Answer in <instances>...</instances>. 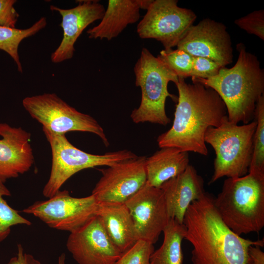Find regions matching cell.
<instances>
[{
    "label": "cell",
    "mask_w": 264,
    "mask_h": 264,
    "mask_svg": "<svg viewBox=\"0 0 264 264\" xmlns=\"http://www.w3.org/2000/svg\"><path fill=\"white\" fill-rule=\"evenodd\" d=\"M46 24V18L42 17L26 29L0 26V49L6 52L12 58L20 73L23 71L18 52L20 43L23 39L35 35L44 28Z\"/></svg>",
    "instance_id": "cell-22"
},
{
    "label": "cell",
    "mask_w": 264,
    "mask_h": 264,
    "mask_svg": "<svg viewBox=\"0 0 264 264\" xmlns=\"http://www.w3.org/2000/svg\"><path fill=\"white\" fill-rule=\"evenodd\" d=\"M162 232L163 242L152 254L151 264H182L183 255L181 243L186 234L185 225L170 219Z\"/></svg>",
    "instance_id": "cell-21"
},
{
    "label": "cell",
    "mask_w": 264,
    "mask_h": 264,
    "mask_svg": "<svg viewBox=\"0 0 264 264\" xmlns=\"http://www.w3.org/2000/svg\"><path fill=\"white\" fill-rule=\"evenodd\" d=\"M95 216L99 218L109 237L121 253L139 240L125 203L98 202Z\"/></svg>",
    "instance_id": "cell-19"
},
{
    "label": "cell",
    "mask_w": 264,
    "mask_h": 264,
    "mask_svg": "<svg viewBox=\"0 0 264 264\" xmlns=\"http://www.w3.org/2000/svg\"><path fill=\"white\" fill-rule=\"evenodd\" d=\"M125 203L139 239L156 243L170 219L161 189L147 182Z\"/></svg>",
    "instance_id": "cell-13"
},
{
    "label": "cell",
    "mask_w": 264,
    "mask_h": 264,
    "mask_svg": "<svg viewBox=\"0 0 264 264\" xmlns=\"http://www.w3.org/2000/svg\"><path fill=\"white\" fill-rule=\"evenodd\" d=\"M15 0H0V26L15 28L19 14L14 7Z\"/></svg>",
    "instance_id": "cell-29"
},
{
    "label": "cell",
    "mask_w": 264,
    "mask_h": 264,
    "mask_svg": "<svg viewBox=\"0 0 264 264\" xmlns=\"http://www.w3.org/2000/svg\"><path fill=\"white\" fill-rule=\"evenodd\" d=\"M24 109L35 120L55 133L88 132L99 136L106 146L109 142L98 122L89 115L70 106L54 93L28 96L22 102Z\"/></svg>",
    "instance_id": "cell-8"
},
{
    "label": "cell",
    "mask_w": 264,
    "mask_h": 264,
    "mask_svg": "<svg viewBox=\"0 0 264 264\" xmlns=\"http://www.w3.org/2000/svg\"><path fill=\"white\" fill-rule=\"evenodd\" d=\"M256 126L255 119L240 125L229 121L227 117L219 126L207 129L204 140L216 154L209 184L224 176L236 178L248 173Z\"/></svg>",
    "instance_id": "cell-5"
},
{
    "label": "cell",
    "mask_w": 264,
    "mask_h": 264,
    "mask_svg": "<svg viewBox=\"0 0 264 264\" xmlns=\"http://www.w3.org/2000/svg\"><path fill=\"white\" fill-rule=\"evenodd\" d=\"M65 254L64 253L62 254L58 258V264H65Z\"/></svg>",
    "instance_id": "cell-32"
},
{
    "label": "cell",
    "mask_w": 264,
    "mask_h": 264,
    "mask_svg": "<svg viewBox=\"0 0 264 264\" xmlns=\"http://www.w3.org/2000/svg\"><path fill=\"white\" fill-rule=\"evenodd\" d=\"M97 204L92 194L75 198L67 190H59L48 199L36 201L22 211L35 216L52 228L70 233L95 216Z\"/></svg>",
    "instance_id": "cell-10"
},
{
    "label": "cell",
    "mask_w": 264,
    "mask_h": 264,
    "mask_svg": "<svg viewBox=\"0 0 264 264\" xmlns=\"http://www.w3.org/2000/svg\"><path fill=\"white\" fill-rule=\"evenodd\" d=\"M146 159L137 156L101 170L91 194L97 201L125 203L147 182Z\"/></svg>",
    "instance_id": "cell-11"
},
{
    "label": "cell",
    "mask_w": 264,
    "mask_h": 264,
    "mask_svg": "<svg viewBox=\"0 0 264 264\" xmlns=\"http://www.w3.org/2000/svg\"><path fill=\"white\" fill-rule=\"evenodd\" d=\"M159 188L162 191L170 218L180 223H183L189 205L206 193L203 178L191 165L179 175L164 182Z\"/></svg>",
    "instance_id": "cell-17"
},
{
    "label": "cell",
    "mask_w": 264,
    "mask_h": 264,
    "mask_svg": "<svg viewBox=\"0 0 264 264\" xmlns=\"http://www.w3.org/2000/svg\"><path fill=\"white\" fill-rule=\"evenodd\" d=\"M238 57L230 68L221 67L215 76L204 79L192 78L214 89L223 101L228 119L246 124L254 119L257 102L264 95V71L257 57L247 51L244 45H237Z\"/></svg>",
    "instance_id": "cell-3"
},
{
    "label": "cell",
    "mask_w": 264,
    "mask_h": 264,
    "mask_svg": "<svg viewBox=\"0 0 264 264\" xmlns=\"http://www.w3.org/2000/svg\"><path fill=\"white\" fill-rule=\"evenodd\" d=\"M234 23L249 34L264 40V10H255L245 16L236 19Z\"/></svg>",
    "instance_id": "cell-27"
},
{
    "label": "cell",
    "mask_w": 264,
    "mask_h": 264,
    "mask_svg": "<svg viewBox=\"0 0 264 264\" xmlns=\"http://www.w3.org/2000/svg\"><path fill=\"white\" fill-rule=\"evenodd\" d=\"M257 126L254 135L253 149L249 172L264 173V95L257 103L254 119Z\"/></svg>",
    "instance_id": "cell-23"
},
{
    "label": "cell",
    "mask_w": 264,
    "mask_h": 264,
    "mask_svg": "<svg viewBox=\"0 0 264 264\" xmlns=\"http://www.w3.org/2000/svg\"><path fill=\"white\" fill-rule=\"evenodd\" d=\"M66 245L78 264H114L122 254L96 216L70 233Z\"/></svg>",
    "instance_id": "cell-14"
},
{
    "label": "cell",
    "mask_w": 264,
    "mask_h": 264,
    "mask_svg": "<svg viewBox=\"0 0 264 264\" xmlns=\"http://www.w3.org/2000/svg\"><path fill=\"white\" fill-rule=\"evenodd\" d=\"M154 251V244L141 239L122 253L114 264H151L150 258Z\"/></svg>",
    "instance_id": "cell-26"
},
{
    "label": "cell",
    "mask_w": 264,
    "mask_h": 264,
    "mask_svg": "<svg viewBox=\"0 0 264 264\" xmlns=\"http://www.w3.org/2000/svg\"><path fill=\"white\" fill-rule=\"evenodd\" d=\"M214 203L224 223L234 232H259L264 226V173L249 172L229 177Z\"/></svg>",
    "instance_id": "cell-4"
},
{
    "label": "cell",
    "mask_w": 264,
    "mask_h": 264,
    "mask_svg": "<svg viewBox=\"0 0 264 264\" xmlns=\"http://www.w3.org/2000/svg\"><path fill=\"white\" fill-rule=\"evenodd\" d=\"M77 1L78 5L70 9L50 6L51 11L58 12L61 16L60 26L63 30L62 41L51 55V60L54 63L71 59L75 51V43L83 31L89 24L101 20L104 14L105 9L99 0Z\"/></svg>",
    "instance_id": "cell-15"
},
{
    "label": "cell",
    "mask_w": 264,
    "mask_h": 264,
    "mask_svg": "<svg viewBox=\"0 0 264 264\" xmlns=\"http://www.w3.org/2000/svg\"><path fill=\"white\" fill-rule=\"evenodd\" d=\"M153 0H109L101 22L87 31L88 38L110 41L129 24L139 21L140 9L147 10Z\"/></svg>",
    "instance_id": "cell-18"
},
{
    "label": "cell",
    "mask_w": 264,
    "mask_h": 264,
    "mask_svg": "<svg viewBox=\"0 0 264 264\" xmlns=\"http://www.w3.org/2000/svg\"><path fill=\"white\" fill-rule=\"evenodd\" d=\"M221 67L210 59L193 56L190 77L206 79L217 75Z\"/></svg>",
    "instance_id": "cell-28"
},
{
    "label": "cell",
    "mask_w": 264,
    "mask_h": 264,
    "mask_svg": "<svg viewBox=\"0 0 264 264\" xmlns=\"http://www.w3.org/2000/svg\"><path fill=\"white\" fill-rule=\"evenodd\" d=\"M7 264H42L31 254L24 252L21 244L17 245V253L11 258Z\"/></svg>",
    "instance_id": "cell-30"
},
{
    "label": "cell",
    "mask_w": 264,
    "mask_h": 264,
    "mask_svg": "<svg viewBox=\"0 0 264 264\" xmlns=\"http://www.w3.org/2000/svg\"><path fill=\"white\" fill-rule=\"evenodd\" d=\"M135 84L141 90L139 106L131 114L132 121L166 126L171 122L165 110L166 99L177 102L178 97L168 89L170 82L175 84L178 77L147 48H143L134 67Z\"/></svg>",
    "instance_id": "cell-6"
},
{
    "label": "cell",
    "mask_w": 264,
    "mask_h": 264,
    "mask_svg": "<svg viewBox=\"0 0 264 264\" xmlns=\"http://www.w3.org/2000/svg\"><path fill=\"white\" fill-rule=\"evenodd\" d=\"M189 162L188 152L175 147L161 148L146 159L147 182L159 188L164 182L183 172Z\"/></svg>",
    "instance_id": "cell-20"
},
{
    "label": "cell",
    "mask_w": 264,
    "mask_h": 264,
    "mask_svg": "<svg viewBox=\"0 0 264 264\" xmlns=\"http://www.w3.org/2000/svg\"><path fill=\"white\" fill-rule=\"evenodd\" d=\"M0 136V181L4 183L28 172L34 158L28 132L1 123Z\"/></svg>",
    "instance_id": "cell-16"
},
{
    "label": "cell",
    "mask_w": 264,
    "mask_h": 264,
    "mask_svg": "<svg viewBox=\"0 0 264 264\" xmlns=\"http://www.w3.org/2000/svg\"><path fill=\"white\" fill-rule=\"evenodd\" d=\"M178 96L171 128L157 138L158 146L175 147L202 155L208 154L204 140L210 127L219 126L227 117L225 105L212 88L178 78Z\"/></svg>",
    "instance_id": "cell-1"
},
{
    "label": "cell",
    "mask_w": 264,
    "mask_h": 264,
    "mask_svg": "<svg viewBox=\"0 0 264 264\" xmlns=\"http://www.w3.org/2000/svg\"><path fill=\"white\" fill-rule=\"evenodd\" d=\"M177 3V0H153L137 24L139 37L156 40L164 49L176 46L197 19L194 12Z\"/></svg>",
    "instance_id": "cell-9"
},
{
    "label": "cell",
    "mask_w": 264,
    "mask_h": 264,
    "mask_svg": "<svg viewBox=\"0 0 264 264\" xmlns=\"http://www.w3.org/2000/svg\"><path fill=\"white\" fill-rule=\"evenodd\" d=\"M9 190L0 181V242L9 235L12 226L18 224L30 226L31 222L20 215L18 211L10 207L3 198L10 196Z\"/></svg>",
    "instance_id": "cell-24"
},
{
    "label": "cell",
    "mask_w": 264,
    "mask_h": 264,
    "mask_svg": "<svg viewBox=\"0 0 264 264\" xmlns=\"http://www.w3.org/2000/svg\"><path fill=\"white\" fill-rule=\"evenodd\" d=\"M214 197L205 193L188 207L183 223L184 239L192 245L193 264H245L247 251L252 245L264 246V241L245 239L232 231L222 221L214 203Z\"/></svg>",
    "instance_id": "cell-2"
},
{
    "label": "cell",
    "mask_w": 264,
    "mask_h": 264,
    "mask_svg": "<svg viewBox=\"0 0 264 264\" xmlns=\"http://www.w3.org/2000/svg\"><path fill=\"white\" fill-rule=\"evenodd\" d=\"M43 131L52 153L50 174L43 190V195L47 198L53 196L71 176L83 169L98 166H110L137 156L127 150L101 155L89 154L73 146L65 134L55 133L44 128Z\"/></svg>",
    "instance_id": "cell-7"
},
{
    "label": "cell",
    "mask_w": 264,
    "mask_h": 264,
    "mask_svg": "<svg viewBox=\"0 0 264 264\" xmlns=\"http://www.w3.org/2000/svg\"><path fill=\"white\" fill-rule=\"evenodd\" d=\"M157 57L178 78L185 79L191 76L193 56L184 51L177 49H163Z\"/></svg>",
    "instance_id": "cell-25"
},
{
    "label": "cell",
    "mask_w": 264,
    "mask_h": 264,
    "mask_svg": "<svg viewBox=\"0 0 264 264\" xmlns=\"http://www.w3.org/2000/svg\"><path fill=\"white\" fill-rule=\"evenodd\" d=\"M258 245H250L247 251L245 264H264V252Z\"/></svg>",
    "instance_id": "cell-31"
},
{
    "label": "cell",
    "mask_w": 264,
    "mask_h": 264,
    "mask_svg": "<svg viewBox=\"0 0 264 264\" xmlns=\"http://www.w3.org/2000/svg\"><path fill=\"white\" fill-rule=\"evenodd\" d=\"M176 48L193 57L210 59L222 67L233 62L232 41L226 26L210 18L204 19L192 25Z\"/></svg>",
    "instance_id": "cell-12"
}]
</instances>
